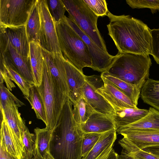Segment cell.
<instances>
[{
  "mask_svg": "<svg viewBox=\"0 0 159 159\" xmlns=\"http://www.w3.org/2000/svg\"><path fill=\"white\" fill-rule=\"evenodd\" d=\"M42 157L39 151L35 149L34 153L32 159H42Z\"/></svg>",
  "mask_w": 159,
  "mask_h": 159,
  "instance_id": "obj_45",
  "label": "cell"
},
{
  "mask_svg": "<svg viewBox=\"0 0 159 159\" xmlns=\"http://www.w3.org/2000/svg\"><path fill=\"white\" fill-rule=\"evenodd\" d=\"M18 108L16 105L8 106L3 109L0 108L1 116L2 119L6 120L12 132L23 148L24 133L27 128L21 117Z\"/></svg>",
  "mask_w": 159,
  "mask_h": 159,
  "instance_id": "obj_18",
  "label": "cell"
},
{
  "mask_svg": "<svg viewBox=\"0 0 159 159\" xmlns=\"http://www.w3.org/2000/svg\"><path fill=\"white\" fill-rule=\"evenodd\" d=\"M73 106L74 118L80 125L85 123L96 111L84 96Z\"/></svg>",
  "mask_w": 159,
  "mask_h": 159,
  "instance_id": "obj_27",
  "label": "cell"
},
{
  "mask_svg": "<svg viewBox=\"0 0 159 159\" xmlns=\"http://www.w3.org/2000/svg\"><path fill=\"white\" fill-rule=\"evenodd\" d=\"M65 19L87 46L92 59L91 68L94 70L102 73L106 72L111 65L115 56L110 54L100 48L79 28L72 19L66 16Z\"/></svg>",
  "mask_w": 159,
  "mask_h": 159,
  "instance_id": "obj_11",
  "label": "cell"
},
{
  "mask_svg": "<svg viewBox=\"0 0 159 159\" xmlns=\"http://www.w3.org/2000/svg\"><path fill=\"white\" fill-rule=\"evenodd\" d=\"M63 61L69 88L68 98L74 105L84 97L83 88L85 81V75L64 57Z\"/></svg>",
  "mask_w": 159,
  "mask_h": 159,
  "instance_id": "obj_16",
  "label": "cell"
},
{
  "mask_svg": "<svg viewBox=\"0 0 159 159\" xmlns=\"http://www.w3.org/2000/svg\"><path fill=\"white\" fill-rule=\"evenodd\" d=\"M85 83L83 88L84 96L94 110L102 113L114 115L115 111L112 106L96 90L102 86L104 82L101 75H85Z\"/></svg>",
  "mask_w": 159,
  "mask_h": 159,
  "instance_id": "obj_12",
  "label": "cell"
},
{
  "mask_svg": "<svg viewBox=\"0 0 159 159\" xmlns=\"http://www.w3.org/2000/svg\"><path fill=\"white\" fill-rule=\"evenodd\" d=\"M4 66L6 69L11 80L14 82L20 89L25 98L28 97L30 88L32 84L26 81L20 74L12 68L4 64H0V66ZM34 85V84H33Z\"/></svg>",
  "mask_w": 159,
  "mask_h": 159,
  "instance_id": "obj_30",
  "label": "cell"
},
{
  "mask_svg": "<svg viewBox=\"0 0 159 159\" xmlns=\"http://www.w3.org/2000/svg\"><path fill=\"white\" fill-rule=\"evenodd\" d=\"M117 159H134V158L122 150L121 154L118 155Z\"/></svg>",
  "mask_w": 159,
  "mask_h": 159,
  "instance_id": "obj_43",
  "label": "cell"
},
{
  "mask_svg": "<svg viewBox=\"0 0 159 159\" xmlns=\"http://www.w3.org/2000/svg\"><path fill=\"white\" fill-rule=\"evenodd\" d=\"M102 134L96 133L84 134L81 145L82 157L86 155L93 148Z\"/></svg>",
  "mask_w": 159,
  "mask_h": 159,
  "instance_id": "obj_34",
  "label": "cell"
},
{
  "mask_svg": "<svg viewBox=\"0 0 159 159\" xmlns=\"http://www.w3.org/2000/svg\"><path fill=\"white\" fill-rule=\"evenodd\" d=\"M118 155L112 148L107 159H117Z\"/></svg>",
  "mask_w": 159,
  "mask_h": 159,
  "instance_id": "obj_44",
  "label": "cell"
},
{
  "mask_svg": "<svg viewBox=\"0 0 159 159\" xmlns=\"http://www.w3.org/2000/svg\"><path fill=\"white\" fill-rule=\"evenodd\" d=\"M26 99L34 110L37 118L42 120L46 125L47 119L45 107L43 99L37 86L34 84L31 86L29 96Z\"/></svg>",
  "mask_w": 159,
  "mask_h": 159,
  "instance_id": "obj_26",
  "label": "cell"
},
{
  "mask_svg": "<svg viewBox=\"0 0 159 159\" xmlns=\"http://www.w3.org/2000/svg\"><path fill=\"white\" fill-rule=\"evenodd\" d=\"M113 144H112L108 146L95 159H107L113 148Z\"/></svg>",
  "mask_w": 159,
  "mask_h": 159,
  "instance_id": "obj_40",
  "label": "cell"
},
{
  "mask_svg": "<svg viewBox=\"0 0 159 159\" xmlns=\"http://www.w3.org/2000/svg\"><path fill=\"white\" fill-rule=\"evenodd\" d=\"M0 159H19L7 152L0 147Z\"/></svg>",
  "mask_w": 159,
  "mask_h": 159,
  "instance_id": "obj_41",
  "label": "cell"
},
{
  "mask_svg": "<svg viewBox=\"0 0 159 159\" xmlns=\"http://www.w3.org/2000/svg\"><path fill=\"white\" fill-rule=\"evenodd\" d=\"M105 72L133 84L139 89L149 78L152 63L149 55L118 53Z\"/></svg>",
  "mask_w": 159,
  "mask_h": 159,
  "instance_id": "obj_3",
  "label": "cell"
},
{
  "mask_svg": "<svg viewBox=\"0 0 159 159\" xmlns=\"http://www.w3.org/2000/svg\"><path fill=\"white\" fill-rule=\"evenodd\" d=\"M97 16H107L109 10L105 0H83Z\"/></svg>",
  "mask_w": 159,
  "mask_h": 159,
  "instance_id": "obj_36",
  "label": "cell"
},
{
  "mask_svg": "<svg viewBox=\"0 0 159 159\" xmlns=\"http://www.w3.org/2000/svg\"><path fill=\"white\" fill-rule=\"evenodd\" d=\"M151 36V55L159 64V29L150 30Z\"/></svg>",
  "mask_w": 159,
  "mask_h": 159,
  "instance_id": "obj_37",
  "label": "cell"
},
{
  "mask_svg": "<svg viewBox=\"0 0 159 159\" xmlns=\"http://www.w3.org/2000/svg\"><path fill=\"white\" fill-rule=\"evenodd\" d=\"M44 61L57 88L68 97L69 88L62 54L54 53L43 48Z\"/></svg>",
  "mask_w": 159,
  "mask_h": 159,
  "instance_id": "obj_13",
  "label": "cell"
},
{
  "mask_svg": "<svg viewBox=\"0 0 159 159\" xmlns=\"http://www.w3.org/2000/svg\"><path fill=\"white\" fill-rule=\"evenodd\" d=\"M126 153L132 157L134 159H159V157L143 150H140Z\"/></svg>",
  "mask_w": 159,
  "mask_h": 159,
  "instance_id": "obj_38",
  "label": "cell"
},
{
  "mask_svg": "<svg viewBox=\"0 0 159 159\" xmlns=\"http://www.w3.org/2000/svg\"><path fill=\"white\" fill-rule=\"evenodd\" d=\"M0 35L8 40L22 56L30 59V42L25 25L17 27L0 26Z\"/></svg>",
  "mask_w": 159,
  "mask_h": 159,
  "instance_id": "obj_15",
  "label": "cell"
},
{
  "mask_svg": "<svg viewBox=\"0 0 159 159\" xmlns=\"http://www.w3.org/2000/svg\"><path fill=\"white\" fill-rule=\"evenodd\" d=\"M47 2L54 22H58L63 20L66 10L62 0H49Z\"/></svg>",
  "mask_w": 159,
  "mask_h": 159,
  "instance_id": "obj_33",
  "label": "cell"
},
{
  "mask_svg": "<svg viewBox=\"0 0 159 159\" xmlns=\"http://www.w3.org/2000/svg\"><path fill=\"white\" fill-rule=\"evenodd\" d=\"M123 136L119 144L126 152L159 146V130H123L117 131Z\"/></svg>",
  "mask_w": 159,
  "mask_h": 159,
  "instance_id": "obj_10",
  "label": "cell"
},
{
  "mask_svg": "<svg viewBox=\"0 0 159 159\" xmlns=\"http://www.w3.org/2000/svg\"><path fill=\"white\" fill-rule=\"evenodd\" d=\"M140 97L144 102L159 111V89L146 81L141 89Z\"/></svg>",
  "mask_w": 159,
  "mask_h": 159,
  "instance_id": "obj_29",
  "label": "cell"
},
{
  "mask_svg": "<svg viewBox=\"0 0 159 159\" xmlns=\"http://www.w3.org/2000/svg\"><path fill=\"white\" fill-rule=\"evenodd\" d=\"M126 95L137 106L138 101L140 97L141 89L135 85L112 76L107 72L101 75Z\"/></svg>",
  "mask_w": 159,
  "mask_h": 159,
  "instance_id": "obj_23",
  "label": "cell"
},
{
  "mask_svg": "<svg viewBox=\"0 0 159 159\" xmlns=\"http://www.w3.org/2000/svg\"><path fill=\"white\" fill-rule=\"evenodd\" d=\"M23 144L21 159H32L35 149V136L30 132L28 128L24 133Z\"/></svg>",
  "mask_w": 159,
  "mask_h": 159,
  "instance_id": "obj_32",
  "label": "cell"
},
{
  "mask_svg": "<svg viewBox=\"0 0 159 159\" xmlns=\"http://www.w3.org/2000/svg\"><path fill=\"white\" fill-rule=\"evenodd\" d=\"M103 85L96 92L101 95L114 110L123 108H137L134 102L124 93L101 75Z\"/></svg>",
  "mask_w": 159,
  "mask_h": 159,
  "instance_id": "obj_14",
  "label": "cell"
},
{
  "mask_svg": "<svg viewBox=\"0 0 159 159\" xmlns=\"http://www.w3.org/2000/svg\"><path fill=\"white\" fill-rule=\"evenodd\" d=\"M25 27L29 42L33 41L39 44L40 18L37 0L32 8Z\"/></svg>",
  "mask_w": 159,
  "mask_h": 159,
  "instance_id": "obj_24",
  "label": "cell"
},
{
  "mask_svg": "<svg viewBox=\"0 0 159 159\" xmlns=\"http://www.w3.org/2000/svg\"><path fill=\"white\" fill-rule=\"evenodd\" d=\"M42 159H55L50 152L47 153L42 157Z\"/></svg>",
  "mask_w": 159,
  "mask_h": 159,
  "instance_id": "obj_46",
  "label": "cell"
},
{
  "mask_svg": "<svg viewBox=\"0 0 159 159\" xmlns=\"http://www.w3.org/2000/svg\"><path fill=\"white\" fill-rule=\"evenodd\" d=\"M126 1L133 9L149 8L152 14L159 11V0H126Z\"/></svg>",
  "mask_w": 159,
  "mask_h": 159,
  "instance_id": "obj_35",
  "label": "cell"
},
{
  "mask_svg": "<svg viewBox=\"0 0 159 159\" xmlns=\"http://www.w3.org/2000/svg\"><path fill=\"white\" fill-rule=\"evenodd\" d=\"M0 136V147L11 155L21 159L23 148L4 119H2L1 122Z\"/></svg>",
  "mask_w": 159,
  "mask_h": 159,
  "instance_id": "obj_19",
  "label": "cell"
},
{
  "mask_svg": "<svg viewBox=\"0 0 159 159\" xmlns=\"http://www.w3.org/2000/svg\"><path fill=\"white\" fill-rule=\"evenodd\" d=\"M37 0H0V26L25 25Z\"/></svg>",
  "mask_w": 159,
  "mask_h": 159,
  "instance_id": "obj_7",
  "label": "cell"
},
{
  "mask_svg": "<svg viewBox=\"0 0 159 159\" xmlns=\"http://www.w3.org/2000/svg\"><path fill=\"white\" fill-rule=\"evenodd\" d=\"M69 17L101 49L108 52L97 27L98 17L83 0H62Z\"/></svg>",
  "mask_w": 159,
  "mask_h": 159,
  "instance_id": "obj_5",
  "label": "cell"
},
{
  "mask_svg": "<svg viewBox=\"0 0 159 159\" xmlns=\"http://www.w3.org/2000/svg\"><path fill=\"white\" fill-rule=\"evenodd\" d=\"M117 130L114 129L102 134L93 148L81 159H95L108 146L114 144Z\"/></svg>",
  "mask_w": 159,
  "mask_h": 159,
  "instance_id": "obj_25",
  "label": "cell"
},
{
  "mask_svg": "<svg viewBox=\"0 0 159 159\" xmlns=\"http://www.w3.org/2000/svg\"><path fill=\"white\" fill-rule=\"evenodd\" d=\"M73 105L69 98L54 128L51 130L49 152L55 159H81L84 133L75 120Z\"/></svg>",
  "mask_w": 159,
  "mask_h": 159,
  "instance_id": "obj_2",
  "label": "cell"
},
{
  "mask_svg": "<svg viewBox=\"0 0 159 159\" xmlns=\"http://www.w3.org/2000/svg\"><path fill=\"white\" fill-rule=\"evenodd\" d=\"M43 99L47 119L46 127L51 130L55 127L64 104L68 98L54 84L44 61L42 81L37 87Z\"/></svg>",
  "mask_w": 159,
  "mask_h": 159,
  "instance_id": "obj_6",
  "label": "cell"
},
{
  "mask_svg": "<svg viewBox=\"0 0 159 159\" xmlns=\"http://www.w3.org/2000/svg\"><path fill=\"white\" fill-rule=\"evenodd\" d=\"M0 42V64L12 69L30 84L34 85L30 59L19 53L10 42L1 36Z\"/></svg>",
  "mask_w": 159,
  "mask_h": 159,
  "instance_id": "obj_9",
  "label": "cell"
},
{
  "mask_svg": "<svg viewBox=\"0 0 159 159\" xmlns=\"http://www.w3.org/2000/svg\"><path fill=\"white\" fill-rule=\"evenodd\" d=\"M146 82L155 88L159 89V81L149 78Z\"/></svg>",
  "mask_w": 159,
  "mask_h": 159,
  "instance_id": "obj_42",
  "label": "cell"
},
{
  "mask_svg": "<svg viewBox=\"0 0 159 159\" xmlns=\"http://www.w3.org/2000/svg\"><path fill=\"white\" fill-rule=\"evenodd\" d=\"M0 83L5 82L7 88L10 90L15 87L12 81L11 80L7 70L4 66H0Z\"/></svg>",
  "mask_w": 159,
  "mask_h": 159,
  "instance_id": "obj_39",
  "label": "cell"
},
{
  "mask_svg": "<svg viewBox=\"0 0 159 159\" xmlns=\"http://www.w3.org/2000/svg\"><path fill=\"white\" fill-rule=\"evenodd\" d=\"M37 2L40 18L39 44L42 48L50 52L62 54L55 23L47 0H37Z\"/></svg>",
  "mask_w": 159,
  "mask_h": 159,
  "instance_id": "obj_8",
  "label": "cell"
},
{
  "mask_svg": "<svg viewBox=\"0 0 159 159\" xmlns=\"http://www.w3.org/2000/svg\"><path fill=\"white\" fill-rule=\"evenodd\" d=\"M84 133L102 134L117 129L113 115L97 111L93 113L84 123L80 125Z\"/></svg>",
  "mask_w": 159,
  "mask_h": 159,
  "instance_id": "obj_17",
  "label": "cell"
},
{
  "mask_svg": "<svg viewBox=\"0 0 159 159\" xmlns=\"http://www.w3.org/2000/svg\"><path fill=\"white\" fill-rule=\"evenodd\" d=\"M148 129L159 130V111L152 107H149L147 114L142 118L127 125L119 128L117 131Z\"/></svg>",
  "mask_w": 159,
  "mask_h": 159,
  "instance_id": "obj_22",
  "label": "cell"
},
{
  "mask_svg": "<svg viewBox=\"0 0 159 159\" xmlns=\"http://www.w3.org/2000/svg\"><path fill=\"white\" fill-rule=\"evenodd\" d=\"M59 46L64 57L80 71L91 68L92 61L85 42L65 19L54 22Z\"/></svg>",
  "mask_w": 159,
  "mask_h": 159,
  "instance_id": "obj_4",
  "label": "cell"
},
{
  "mask_svg": "<svg viewBox=\"0 0 159 159\" xmlns=\"http://www.w3.org/2000/svg\"><path fill=\"white\" fill-rule=\"evenodd\" d=\"M35 136V149L38 150L42 157L49 152V144L51 135V130L45 127L34 129Z\"/></svg>",
  "mask_w": 159,
  "mask_h": 159,
  "instance_id": "obj_28",
  "label": "cell"
},
{
  "mask_svg": "<svg viewBox=\"0 0 159 159\" xmlns=\"http://www.w3.org/2000/svg\"><path fill=\"white\" fill-rule=\"evenodd\" d=\"M113 115L117 130L133 123L146 116L148 110L137 108H123L115 110Z\"/></svg>",
  "mask_w": 159,
  "mask_h": 159,
  "instance_id": "obj_21",
  "label": "cell"
},
{
  "mask_svg": "<svg viewBox=\"0 0 159 159\" xmlns=\"http://www.w3.org/2000/svg\"><path fill=\"white\" fill-rule=\"evenodd\" d=\"M30 59L34 85L38 87L42 81L44 58L42 48L34 42H30Z\"/></svg>",
  "mask_w": 159,
  "mask_h": 159,
  "instance_id": "obj_20",
  "label": "cell"
},
{
  "mask_svg": "<svg viewBox=\"0 0 159 159\" xmlns=\"http://www.w3.org/2000/svg\"><path fill=\"white\" fill-rule=\"evenodd\" d=\"M0 107L4 108L9 106L16 105L18 107L25 104L18 99L4 85L0 83Z\"/></svg>",
  "mask_w": 159,
  "mask_h": 159,
  "instance_id": "obj_31",
  "label": "cell"
},
{
  "mask_svg": "<svg viewBox=\"0 0 159 159\" xmlns=\"http://www.w3.org/2000/svg\"><path fill=\"white\" fill-rule=\"evenodd\" d=\"M107 16L108 34L119 53L151 55V29L147 25L129 15L116 16L109 11Z\"/></svg>",
  "mask_w": 159,
  "mask_h": 159,
  "instance_id": "obj_1",
  "label": "cell"
}]
</instances>
